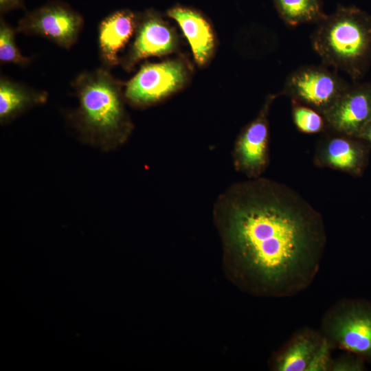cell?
I'll return each mask as SVG.
<instances>
[{
	"label": "cell",
	"mask_w": 371,
	"mask_h": 371,
	"mask_svg": "<svg viewBox=\"0 0 371 371\" xmlns=\"http://www.w3.org/2000/svg\"><path fill=\"white\" fill-rule=\"evenodd\" d=\"M214 214L232 275L258 295L293 297L313 282L326 234L324 220L299 194L264 178L235 183Z\"/></svg>",
	"instance_id": "1"
},
{
	"label": "cell",
	"mask_w": 371,
	"mask_h": 371,
	"mask_svg": "<svg viewBox=\"0 0 371 371\" xmlns=\"http://www.w3.org/2000/svg\"><path fill=\"white\" fill-rule=\"evenodd\" d=\"M312 47L328 67L362 78L371 61V16L354 6H339L317 23Z\"/></svg>",
	"instance_id": "2"
},
{
	"label": "cell",
	"mask_w": 371,
	"mask_h": 371,
	"mask_svg": "<svg viewBox=\"0 0 371 371\" xmlns=\"http://www.w3.org/2000/svg\"><path fill=\"white\" fill-rule=\"evenodd\" d=\"M45 91L35 90L7 77L0 78V119L8 120L26 108L46 100Z\"/></svg>",
	"instance_id": "14"
},
{
	"label": "cell",
	"mask_w": 371,
	"mask_h": 371,
	"mask_svg": "<svg viewBox=\"0 0 371 371\" xmlns=\"http://www.w3.org/2000/svg\"><path fill=\"white\" fill-rule=\"evenodd\" d=\"M83 23L80 14L68 4L56 1L26 13L19 20L16 31L41 36L69 49L78 40Z\"/></svg>",
	"instance_id": "7"
},
{
	"label": "cell",
	"mask_w": 371,
	"mask_h": 371,
	"mask_svg": "<svg viewBox=\"0 0 371 371\" xmlns=\"http://www.w3.org/2000/svg\"><path fill=\"white\" fill-rule=\"evenodd\" d=\"M181 28L192 48L194 58L203 65L210 57L214 46L210 25L198 12L184 8H175L168 12Z\"/></svg>",
	"instance_id": "13"
},
{
	"label": "cell",
	"mask_w": 371,
	"mask_h": 371,
	"mask_svg": "<svg viewBox=\"0 0 371 371\" xmlns=\"http://www.w3.org/2000/svg\"><path fill=\"white\" fill-rule=\"evenodd\" d=\"M334 348L320 330H296L271 358L275 371H329Z\"/></svg>",
	"instance_id": "5"
},
{
	"label": "cell",
	"mask_w": 371,
	"mask_h": 371,
	"mask_svg": "<svg viewBox=\"0 0 371 371\" xmlns=\"http://www.w3.org/2000/svg\"><path fill=\"white\" fill-rule=\"evenodd\" d=\"M137 24L136 15L128 10L114 12L101 21L98 40L100 57L104 65L118 64V54L133 35Z\"/></svg>",
	"instance_id": "12"
},
{
	"label": "cell",
	"mask_w": 371,
	"mask_h": 371,
	"mask_svg": "<svg viewBox=\"0 0 371 371\" xmlns=\"http://www.w3.org/2000/svg\"><path fill=\"white\" fill-rule=\"evenodd\" d=\"M185 80L186 71L179 62L146 64L127 82L125 96L136 105L152 104L177 90Z\"/></svg>",
	"instance_id": "8"
},
{
	"label": "cell",
	"mask_w": 371,
	"mask_h": 371,
	"mask_svg": "<svg viewBox=\"0 0 371 371\" xmlns=\"http://www.w3.org/2000/svg\"><path fill=\"white\" fill-rule=\"evenodd\" d=\"M323 115L327 124L335 131L359 137L371 120V83L350 85Z\"/></svg>",
	"instance_id": "9"
},
{
	"label": "cell",
	"mask_w": 371,
	"mask_h": 371,
	"mask_svg": "<svg viewBox=\"0 0 371 371\" xmlns=\"http://www.w3.org/2000/svg\"><path fill=\"white\" fill-rule=\"evenodd\" d=\"M15 32L4 19L0 20V62L25 66L30 59L21 54L15 43Z\"/></svg>",
	"instance_id": "17"
},
{
	"label": "cell",
	"mask_w": 371,
	"mask_h": 371,
	"mask_svg": "<svg viewBox=\"0 0 371 371\" xmlns=\"http://www.w3.org/2000/svg\"><path fill=\"white\" fill-rule=\"evenodd\" d=\"M349 86L343 78L323 66H304L288 76L283 91L293 102L323 114Z\"/></svg>",
	"instance_id": "6"
},
{
	"label": "cell",
	"mask_w": 371,
	"mask_h": 371,
	"mask_svg": "<svg viewBox=\"0 0 371 371\" xmlns=\"http://www.w3.org/2000/svg\"><path fill=\"white\" fill-rule=\"evenodd\" d=\"M334 349L371 363V302L341 298L324 313L320 329Z\"/></svg>",
	"instance_id": "4"
},
{
	"label": "cell",
	"mask_w": 371,
	"mask_h": 371,
	"mask_svg": "<svg viewBox=\"0 0 371 371\" xmlns=\"http://www.w3.org/2000/svg\"><path fill=\"white\" fill-rule=\"evenodd\" d=\"M23 7V0H0V11L1 14L16 9H21Z\"/></svg>",
	"instance_id": "20"
},
{
	"label": "cell",
	"mask_w": 371,
	"mask_h": 371,
	"mask_svg": "<svg viewBox=\"0 0 371 371\" xmlns=\"http://www.w3.org/2000/svg\"><path fill=\"white\" fill-rule=\"evenodd\" d=\"M72 87L79 100V120L86 131L105 138L125 135L129 123L122 100L121 86L106 68L80 74Z\"/></svg>",
	"instance_id": "3"
},
{
	"label": "cell",
	"mask_w": 371,
	"mask_h": 371,
	"mask_svg": "<svg viewBox=\"0 0 371 371\" xmlns=\"http://www.w3.org/2000/svg\"><path fill=\"white\" fill-rule=\"evenodd\" d=\"M295 102L293 116L295 125L302 132L314 133L320 131L324 124L318 112L307 106Z\"/></svg>",
	"instance_id": "18"
},
{
	"label": "cell",
	"mask_w": 371,
	"mask_h": 371,
	"mask_svg": "<svg viewBox=\"0 0 371 371\" xmlns=\"http://www.w3.org/2000/svg\"><path fill=\"white\" fill-rule=\"evenodd\" d=\"M284 21L296 26L306 23H318L326 15L319 0H273Z\"/></svg>",
	"instance_id": "15"
},
{
	"label": "cell",
	"mask_w": 371,
	"mask_h": 371,
	"mask_svg": "<svg viewBox=\"0 0 371 371\" xmlns=\"http://www.w3.org/2000/svg\"><path fill=\"white\" fill-rule=\"evenodd\" d=\"M175 44V37L168 25L156 14L148 12L139 23L125 65L130 68L143 58L168 54Z\"/></svg>",
	"instance_id": "11"
},
{
	"label": "cell",
	"mask_w": 371,
	"mask_h": 371,
	"mask_svg": "<svg viewBox=\"0 0 371 371\" xmlns=\"http://www.w3.org/2000/svg\"><path fill=\"white\" fill-rule=\"evenodd\" d=\"M365 361L359 356L349 352L332 359L329 371H361L366 367Z\"/></svg>",
	"instance_id": "19"
},
{
	"label": "cell",
	"mask_w": 371,
	"mask_h": 371,
	"mask_svg": "<svg viewBox=\"0 0 371 371\" xmlns=\"http://www.w3.org/2000/svg\"><path fill=\"white\" fill-rule=\"evenodd\" d=\"M273 98H269L259 116L246 127L235 146L236 168L253 177L261 172L267 162L269 131L266 114Z\"/></svg>",
	"instance_id": "10"
},
{
	"label": "cell",
	"mask_w": 371,
	"mask_h": 371,
	"mask_svg": "<svg viewBox=\"0 0 371 371\" xmlns=\"http://www.w3.org/2000/svg\"><path fill=\"white\" fill-rule=\"evenodd\" d=\"M358 137L366 139L371 142V120L363 128Z\"/></svg>",
	"instance_id": "21"
},
{
	"label": "cell",
	"mask_w": 371,
	"mask_h": 371,
	"mask_svg": "<svg viewBox=\"0 0 371 371\" xmlns=\"http://www.w3.org/2000/svg\"><path fill=\"white\" fill-rule=\"evenodd\" d=\"M326 157L328 162L336 168L355 170L361 164L362 153L350 140L336 137L329 142Z\"/></svg>",
	"instance_id": "16"
}]
</instances>
